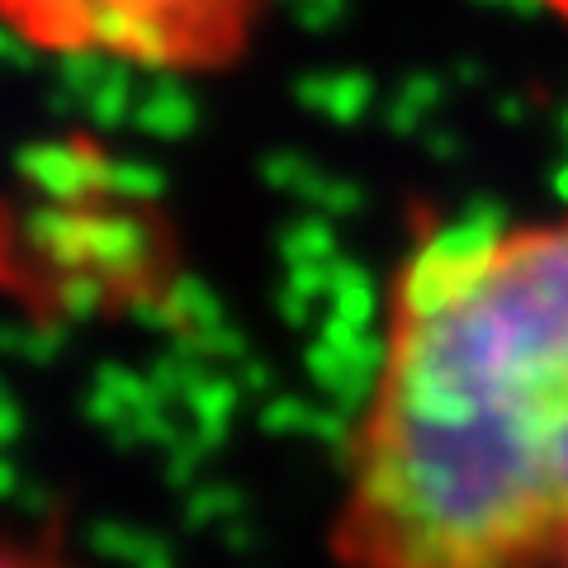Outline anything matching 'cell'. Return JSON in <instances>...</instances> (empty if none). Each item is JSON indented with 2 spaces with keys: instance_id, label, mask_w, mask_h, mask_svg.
<instances>
[{
  "instance_id": "1",
  "label": "cell",
  "mask_w": 568,
  "mask_h": 568,
  "mask_svg": "<svg viewBox=\"0 0 568 568\" xmlns=\"http://www.w3.org/2000/svg\"><path fill=\"white\" fill-rule=\"evenodd\" d=\"M332 549L342 568L568 564V209L403 252Z\"/></svg>"
},
{
  "instance_id": "2",
  "label": "cell",
  "mask_w": 568,
  "mask_h": 568,
  "mask_svg": "<svg viewBox=\"0 0 568 568\" xmlns=\"http://www.w3.org/2000/svg\"><path fill=\"white\" fill-rule=\"evenodd\" d=\"M271 0H0L39 58L110 62L148 77H227L261 39Z\"/></svg>"
},
{
  "instance_id": "3",
  "label": "cell",
  "mask_w": 568,
  "mask_h": 568,
  "mask_svg": "<svg viewBox=\"0 0 568 568\" xmlns=\"http://www.w3.org/2000/svg\"><path fill=\"white\" fill-rule=\"evenodd\" d=\"M6 568H71L67 559H58L52 549H39V545H10V555H6Z\"/></svg>"
},
{
  "instance_id": "4",
  "label": "cell",
  "mask_w": 568,
  "mask_h": 568,
  "mask_svg": "<svg viewBox=\"0 0 568 568\" xmlns=\"http://www.w3.org/2000/svg\"><path fill=\"white\" fill-rule=\"evenodd\" d=\"M564 568H568V564H564Z\"/></svg>"
}]
</instances>
